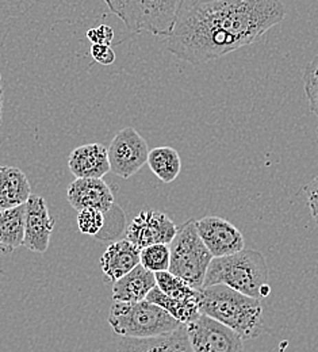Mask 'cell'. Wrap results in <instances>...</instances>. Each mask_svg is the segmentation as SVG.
I'll list each match as a JSON object with an SVG mask.
<instances>
[{"mask_svg": "<svg viewBox=\"0 0 318 352\" xmlns=\"http://www.w3.org/2000/svg\"><path fill=\"white\" fill-rule=\"evenodd\" d=\"M156 286L168 297L184 302H201V292L170 271L156 272Z\"/></svg>", "mask_w": 318, "mask_h": 352, "instance_id": "44dd1931", "label": "cell"}, {"mask_svg": "<svg viewBox=\"0 0 318 352\" xmlns=\"http://www.w3.org/2000/svg\"><path fill=\"white\" fill-rule=\"evenodd\" d=\"M107 152L110 171L122 179H129L148 163L149 146L135 128L128 126L117 133Z\"/></svg>", "mask_w": 318, "mask_h": 352, "instance_id": "52a82bcc", "label": "cell"}, {"mask_svg": "<svg viewBox=\"0 0 318 352\" xmlns=\"http://www.w3.org/2000/svg\"><path fill=\"white\" fill-rule=\"evenodd\" d=\"M155 287V272L138 264L129 274L114 282L113 300L114 302H141Z\"/></svg>", "mask_w": 318, "mask_h": 352, "instance_id": "9a60e30c", "label": "cell"}, {"mask_svg": "<svg viewBox=\"0 0 318 352\" xmlns=\"http://www.w3.org/2000/svg\"><path fill=\"white\" fill-rule=\"evenodd\" d=\"M1 116H3V86H1V75H0V125H1Z\"/></svg>", "mask_w": 318, "mask_h": 352, "instance_id": "83f0119b", "label": "cell"}, {"mask_svg": "<svg viewBox=\"0 0 318 352\" xmlns=\"http://www.w3.org/2000/svg\"><path fill=\"white\" fill-rule=\"evenodd\" d=\"M86 36L91 41L92 45H111L114 38V30L107 25H100L87 30Z\"/></svg>", "mask_w": 318, "mask_h": 352, "instance_id": "d4e9b609", "label": "cell"}, {"mask_svg": "<svg viewBox=\"0 0 318 352\" xmlns=\"http://www.w3.org/2000/svg\"><path fill=\"white\" fill-rule=\"evenodd\" d=\"M32 197V186L26 174L8 166H0V210L26 205Z\"/></svg>", "mask_w": 318, "mask_h": 352, "instance_id": "e0dca14e", "label": "cell"}, {"mask_svg": "<svg viewBox=\"0 0 318 352\" xmlns=\"http://www.w3.org/2000/svg\"><path fill=\"white\" fill-rule=\"evenodd\" d=\"M120 352H192L190 339L187 335L185 325H182L177 331L149 338V339H129L122 338Z\"/></svg>", "mask_w": 318, "mask_h": 352, "instance_id": "2e32d148", "label": "cell"}, {"mask_svg": "<svg viewBox=\"0 0 318 352\" xmlns=\"http://www.w3.org/2000/svg\"><path fill=\"white\" fill-rule=\"evenodd\" d=\"M141 250L129 240L111 243L100 258V267L107 282H117L139 264Z\"/></svg>", "mask_w": 318, "mask_h": 352, "instance_id": "5bb4252c", "label": "cell"}, {"mask_svg": "<svg viewBox=\"0 0 318 352\" xmlns=\"http://www.w3.org/2000/svg\"><path fill=\"white\" fill-rule=\"evenodd\" d=\"M185 329L192 352H244V339L206 314L185 324Z\"/></svg>", "mask_w": 318, "mask_h": 352, "instance_id": "ba28073f", "label": "cell"}, {"mask_svg": "<svg viewBox=\"0 0 318 352\" xmlns=\"http://www.w3.org/2000/svg\"><path fill=\"white\" fill-rule=\"evenodd\" d=\"M146 301L164 309L168 314H171L175 320H178L181 324H188L194 320H196L202 313L199 309V304L195 302H184L175 298H171L166 296L157 286L148 294Z\"/></svg>", "mask_w": 318, "mask_h": 352, "instance_id": "ffe728a7", "label": "cell"}, {"mask_svg": "<svg viewBox=\"0 0 318 352\" xmlns=\"http://www.w3.org/2000/svg\"><path fill=\"white\" fill-rule=\"evenodd\" d=\"M214 285H225L256 300L266 298L271 289L264 255L259 251L242 250L229 256L213 258L203 287Z\"/></svg>", "mask_w": 318, "mask_h": 352, "instance_id": "3957f363", "label": "cell"}, {"mask_svg": "<svg viewBox=\"0 0 318 352\" xmlns=\"http://www.w3.org/2000/svg\"><path fill=\"white\" fill-rule=\"evenodd\" d=\"M91 56L100 65H111L115 61V52L113 50L111 45H92Z\"/></svg>", "mask_w": 318, "mask_h": 352, "instance_id": "484cf974", "label": "cell"}, {"mask_svg": "<svg viewBox=\"0 0 318 352\" xmlns=\"http://www.w3.org/2000/svg\"><path fill=\"white\" fill-rule=\"evenodd\" d=\"M284 16L280 0H184L166 37L167 49L201 65L258 43Z\"/></svg>", "mask_w": 318, "mask_h": 352, "instance_id": "6da1fadb", "label": "cell"}, {"mask_svg": "<svg viewBox=\"0 0 318 352\" xmlns=\"http://www.w3.org/2000/svg\"><path fill=\"white\" fill-rule=\"evenodd\" d=\"M304 88L309 109L318 117V54L306 65L304 74Z\"/></svg>", "mask_w": 318, "mask_h": 352, "instance_id": "cb8c5ba5", "label": "cell"}, {"mask_svg": "<svg viewBox=\"0 0 318 352\" xmlns=\"http://www.w3.org/2000/svg\"><path fill=\"white\" fill-rule=\"evenodd\" d=\"M171 263V250L168 244H155L141 250L139 264L152 272L168 271Z\"/></svg>", "mask_w": 318, "mask_h": 352, "instance_id": "7402d4cb", "label": "cell"}, {"mask_svg": "<svg viewBox=\"0 0 318 352\" xmlns=\"http://www.w3.org/2000/svg\"><path fill=\"white\" fill-rule=\"evenodd\" d=\"M317 138H318V126H317Z\"/></svg>", "mask_w": 318, "mask_h": 352, "instance_id": "f1b7e54d", "label": "cell"}, {"mask_svg": "<svg viewBox=\"0 0 318 352\" xmlns=\"http://www.w3.org/2000/svg\"><path fill=\"white\" fill-rule=\"evenodd\" d=\"M198 233L213 255L223 258L244 250L242 233L229 221L217 216H207L196 221Z\"/></svg>", "mask_w": 318, "mask_h": 352, "instance_id": "30bf717a", "label": "cell"}, {"mask_svg": "<svg viewBox=\"0 0 318 352\" xmlns=\"http://www.w3.org/2000/svg\"><path fill=\"white\" fill-rule=\"evenodd\" d=\"M26 205L0 210V254L10 255L25 240Z\"/></svg>", "mask_w": 318, "mask_h": 352, "instance_id": "ac0fdd59", "label": "cell"}, {"mask_svg": "<svg viewBox=\"0 0 318 352\" xmlns=\"http://www.w3.org/2000/svg\"><path fill=\"white\" fill-rule=\"evenodd\" d=\"M54 220L52 219L45 199L32 194L26 202L25 240L23 245L36 254H45L50 244Z\"/></svg>", "mask_w": 318, "mask_h": 352, "instance_id": "8fae6325", "label": "cell"}, {"mask_svg": "<svg viewBox=\"0 0 318 352\" xmlns=\"http://www.w3.org/2000/svg\"><path fill=\"white\" fill-rule=\"evenodd\" d=\"M128 30L167 37L184 0H103Z\"/></svg>", "mask_w": 318, "mask_h": 352, "instance_id": "5b68a950", "label": "cell"}, {"mask_svg": "<svg viewBox=\"0 0 318 352\" xmlns=\"http://www.w3.org/2000/svg\"><path fill=\"white\" fill-rule=\"evenodd\" d=\"M170 250L171 263L168 271L182 278L191 287L202 289L213 255L198 233L196 221L188 220L178 228Z\"/></svg>", "mask_w": 318, "mask_h": 352, "instance_id": "8992f818", "label": "cell"}, {"mask_svg": "<svg viewBox=\"0 0 318 352\" xmlns=\"http://www.w3.org/2000/svg\"><path fill=\"white\" fill-rule=\"evenodd\" d=\"M178 233V226L166 213L144 210L128 225L125 236L139 250L155 244H171Z\"/></svg>", "mask_w": 318, "mask_h": 352, "instance_id": "9c48e42d", "label": "cell"}, {"mask_svg": "<svg viewBox=\"0 0 318 352\" xmlns=\"http://www.w3.org/2000/svg\"><path fill=\"white\" fill-rule=\"evenodd\" d=\"M109 324L121 338L149 339L171 333L181 324L164 309L149 302H114L110 309Z\"/></svg>", "mask_w": 318, "mask_h": 352, "instance_id": "277c9868", "label": "cell"}, {"mask_svg": "<svg viewBox=\"0 0 318 352\" xmlns=\"http://www.w3.org/2000/svg\"><path fill=\"white\" fill-rule=\"evenodd\" d=\"M304 191L306 194L308 206L310 209L312 217L316 221L318 226V175L304 187Z\"/></svg>", "mask_w": 318, "mask_h": 352, "instance_id": "4316f807", "label": "cell"}, {"mask_svg": "<svg viewBox=\"0 0 318 352\" xmlns=\"http://www.w3.org/2000/svg\"><path fill=\"white\" fill-rule=\"evenodd\" d=\"M76 222L80 233L98 237L106 226V214L96 209H83L78 213Z\"/></svg>", "mask_w": 318, "mask_h": 352, "instance_id": "603a6c76", "label": "cell"}, {"mask_svg": "<svg viewBox=\"0 0 318 352\" xmlns=\"http://www.w3.org/2000/svg\"><path fill=\"white\" fill-rule=\"evenodd\" d=\"M146 164L163 183H172L182 171L181 156L172 146H157L149 151Z\"/></svg>", "mask_w": 318, "mask_h": 352, "instance_id": "d6986e66", "label": "cell"}, {"mask_svg": "<svg viewBox=\"0 0 318 352\" xmlns=\"http://www.w3.org/2000/svg\"><path fill=\"white\" fill-rule=\"evenodd\" d=\"M67 198L76 212L96 209L109 214L115 208L114 194L103 179H75L68 186Z\"/></svg>", "mask_w": 318, "mask_h": 352, "instance_id": "7c38bea8", "label": "cell"}, {"mask_svg": "<svg viewBox=\"0 0 318 352\" xmlns=\"http://www.w3.org/2000/svg\"><path fill=\"white\" fill-rule=\"evenodd\" d=\"M199 309L218 322L227 325L244 340L263 333V307L260 300L236 292L225 285L199 289Z\"/></svg>", "mask_w": 318, "mask_h": 352, "instance_id": "7a4b0ae2", "label": "cell"}, {"mask_svg": "<svg viewBox=\"0 0 318 352\" xmlns=\"http://www.w3.org/2000/svg\"><path fill=\"white\" fill-rule=\"evenodd\" d=\"M68 167L76 179H102L110 171L107 148L99 142L80 145L69 155Z\"/></svg>", "mask_w": 318, "mask_h": 352, "instance_id": "4fadbf2b", "label": "cell"}]
</instances>
